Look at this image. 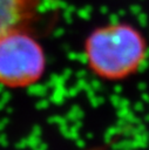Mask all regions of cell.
Segmentation results:
<instances>
[{"mask_svg": "<svg viewBox=\"0 0 149 150\" xmlns=\"http://www.w3.org/2000/svg\"><path fill=\"white\" fill-rule=\"evenodd\" d=\"M149 52L145 35L123 21L108 22L92 29L83 40V59L93 76L121 82L137 74Z\"/></svg>", "mask_w": 149, "mask_h": 150, "instance_id": "1", "label": "cell"}, {"mask_svg": "<svg viewBox=\"0 0 149 150\" xmlns=\"http://www.w3.org/2000/svg\"><path fill=\"white\" fill-rule=\"evenodd\" d=\"M47 60L41 43L27 30L19 29L0 38V83L26 88L41 80Z\"/></svg>", "mask_w": 149, "mask_h": 150, "instance_id": "2", "label": "cell"}, {"mask_svg": "<svg viewBox=\"0 0 149 150\" xmlns=\"http://www.w3.org/2000/svg\"><path fill=\"white\" fill-rule=\"evenodd\" d=\"M39 0H0V38L27 29L36 16Z\"/></svg>", "mask_w": 149, "mask_h": 150, "instance_id": "3", "label": "cell"}]
</instances>
